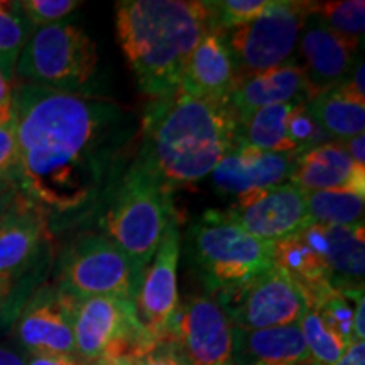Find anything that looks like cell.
<instances>
[{
  "label": "cell",
  "mask_w": 365,
  "mask_h": 365,
  "mask_svg": "<svg viewBox=\"0 0 365 365\" xmlns=\"http://www.w3.org/2000/svg\"><path fill=\"white\" fill-rule=\"evenodd\" d=\"M12 88L17 188L61 227L98 215L137 150L134 113L102 97Z\"/></svg>",
  "instance_id": "6da1fadb"
},
{
  "label": "cell",
  "mask_w": 365,
  "mask_h": 365,
  "mask_svg": "<svg viewBox=\"0 0 365 365\" xmlns=\"http://www.w3.org/2000/svg\"><path fill=\"white\" fill-rule=\"evenodd\" d=\"M239 144L240 122L227 103L176 88L150 100L132 161L173 193L212 175Z\"/></svg>",
  "instance_id": "7a4b0ae2"
},
{
  "label": "cell",
  "mask_w": 365,
  "mask_h": 365,
  "mask_svg": "<svg viewBox=\"0 0 365 365\" xmlns=\"http://www.w3.org/2000/svg\"><path fill=\"white\" fill-rule=\"evenodd\" d=\"M117 39L137 86L150 100L180 88L190 54L210 29L205 2L122 0Z\"/></svg>",
  "instance_id": "3957f363"
},
{
  "label": "cell",
  "mask_w": 365,
  "mask_h": 365,
  "mask_svg": "<svg viewBox=\"0 0 365 365\" xmlns=\"http://www.w3.org/2000/svg\"><path fill=\"white\" fill-rule=\"evenodd\" d=\"M190 266L207 294L223 301L274 266V244L255 239L220 210H208L186 234Z\"/></svg>",
  "instance_id": "277c9868"
},
{
  "label": "cell",
  "mask_w": 365,
  "mask_h": 365,
  "mask_svg": "<svg viewBox=\"0 0 365 365\" xmlns=\"http://www.w3.org/2000/svg\"><path fill=\"white\" fill-rule=\"evenodd\" d=\"M175 218L171 191L130 161L98 213V225L103 235L145 269Z\"/></svg>",
  "instance_id": "5b68a950"
},
{
  "label": "cell",
  "mask_w": 365,
  "mask_h": 365,
  "mask_svg": "<svg viewBox=\"0 0 365 365\" xmlns=\"http://www.w3.org/2000/svg\"><path fill=\"white\" fill-rule=\"evenodd\" d=\"M19 83L100 97L97 46L81 27L61 21L36 29L16 66Z\"/></svg>",
  "instance_id": "8992f818"
},
{
  "label": "cell",
  "mask_w": 365,
  "mask_h": 365,
  "mask_svg": "<svg viewBox=\"0 0 365 365\" xmlns=\"http://www.w3.org/2000/svg\"><path fill=\"white\" fill-rule=\"evenodd\" d=\"M143 274L144 269L107 235L90 232L63 252L56 284L76 299L118 296L135 301Z\"/></svg>",
  "instance_id": "52a82bcc"
},
{
  "label": "cell",
  "mask_w": 365,
  "mask_h": 365,
  "mask_svg": "<svg viewBox=\"0 0 365 365\" xmlns=\"http://www.w3.org/2000/svg\"><path fill=\"white\" fill-rule=\"evenodd\" d=\"M76 357L86 365L102 359H139L150 346L137 317L134 299L91 296L76 301L73 314Z\"/></svg>",
  "instance_id": "ba28073f"
},
{
  "label": "cell",
  "mask_w": 365,
  "mask_h": 365,
  "mask_svg": "<svg viewBox=\"0 0 365 365\" xmlns=\"http://www.w3.org/2000/svg\"><path fill=\"white\" fill-rule=\"evenodd\" d=\"M314 2L272 0L262 16L225 33L240 78L291 63Z\"/></svg>",
  "instance_id": "9c48e42d"
},
{
  "label": "cell",
  "mask_w": 365,
  "mask_h": 365,
  "mask_svg": "<svg viewBox=\"0 0 365 365\" xmlns=\"http://www.w3.org/2000/svg\"><path fill=\"white\" fill-rule=\"evenodd\" d=\"M218 303L240 330L296 325L312 309L303 287L276 264Z\"/></svg>",
  "instance_id": "30bf717a"
},
{
  "label": "cell",
  "mask_w": 365,
  "mask_h": 365,
  "mask_svg": "<svg viewBox=\"0 0 365 365\" xmlns=\"http://www.w3.org/2000/svg\"><path fill=\"white\" fill-rule=\"evenodd\" d=\"M168 341L188 365H232L234 323L213 296L195 294L178 307Z\"/></svg>",
  "instance_id": "8fae6325"
},
{
  "label": "cell",
  "mask_w": 365,
  "mask_h": 365,
  "mask_svg": "<svg viewBox=\"0 0 365 365\" xmlns=\"http://www.w3.org/2000/svg\"><path fill=\"white\" fill-rule=\"evenodd\" d=\"M181 239L180 222L176 217L168 227L154 257L144 269L143 281L135 296L137 317L150 349L170 340L173 318L180 307L178 266Z\"/></svg>",
  "instance_id": "7c38bea8"
},
{
  "label": "cell",
  "mask_w": 365,
  "mask_h": 365,
  "mask_svg": "<svg viewBox=\"0 0 365 365\" xmlns=\"http://www.w3.org/2000/svg\"><path fill=\"white\" fill-rule=\"evenodd\" d=\"M76 298L58 284L36 289L16 322V336L27 354H75L73 314Z\"/></svg>",
  "instance_id": "4fadbf2b"
},
{
  "label": "cell",
  "mask_w": 365,
  "mask_h": 365,
  "mask_svg": "<svg viewBox=\"0 0 365 365\" xmlns=\"http://www.w3.org/2000/svg\"><path fill=\"white\" fill-rule=\"evenodd\" d=\"M225 215L247 234L269 244L299 234L312 225L307 210V193L293 182L272 186L244 200H237Z\"/></svg>",
  "instance_id": "5bb4252c"
},
{
  "label": "cell",
  "mask_w": 365,
  "mask_h": 365,
  "mask_svg": "<svg viewBox=\"0 0 365 365\" xmlns=\"http://www.w3.org/2000/svg\"><path fill=\"white\" fill-rule=\"evenodd\" d=\"M298 153H266L239 144L212 171V186L220 195L244 200L272 186L291 182Z\"/></svg>",
  "instance_id": "9a60e30c"
},
{
  "label": "cell",
  "mask_w": 365,
  "mask_h": 365,
  "mask_svg": "<svg viewBox=\"0 0 365 365\" xmlns=\"http://www.w3.org/2000/svg\"><path fill=\"white\" fill-rule=\"evenodd\" d=\"M298 49L304 59L301 68L313 97L344 83L357 65L359 41L333 33L319 21L313 9L301 29Z\"/></svg>",
  "instance_id": "2e32d148"
},
{
  "label": "cell",
  "mask_w": 365,
  "mask_h": 365,
  "mask_svg": "<svg viewBox=\"0 0 365 365\" xmlns=\"http://www.w3.org/2000/svg\"><path fill=\"white\" fill-rule=\"evenodd\" d=\"M239 80L225 36L208 29L186 61L180 88L195 98L227 103Z\"/></svg>",
  "instance_id": "e0dca14e"
},
{
  "label": "cell",
  "mask_w": 365,
  "mask_h": 365,
  "mask_svg": "<svg viewBox=\"0 0 365 365\" xmlns=\"http://www.w3.org/2000/svg\"><path fill=\"white\" fill-rule=\"evenodd\" d=\"M313 98L307 75L299 63L291 61L274 70L239 80L227 105L242 124L254 112L281 103L304 105Z\"/></svg>",
  "instance_id": "ac0fdd59"
},
{
  "label": "cell",
  "mask_w": 365,
  "mask_h": 365,
  "mask_svg": "<svg viewBox=\"0 0 365 365\" xmlns=\"http://www.w3.org/2000/svg\"><path fill=\"white\" fill-rule=\"evenodd\" d=\"M303 239L325 257L331 286L340 291L364 287L365 237L364 223L323 227L312 223L301 230Z\"/></svg>",
  "instance_id": "d6986e66"
},
{
  "label": "cell",
  "mask_w": 365,
  "mask_h": 365,
  "mask_svg": "<svg viewBox=\"0 0 365 365\" xmlns=\"http://www.w3.org/2000/svg\"><path fill=\"white\" fill-rule=\"evenodd\" d=\"M291 182L304 193L344 190L365 196V168L354 163L339 140L299 150Z\"/></svg>",
  "instance_id": "ffe728a7"
},
{
  "label": "cell",
  "mask_w": 365,
  "mask_h": 365,
  "mask_svg": "<svg viewBox=\"0 0 365 365\" xmlns=\"http://www.w3.org/2000/svg\"><path fill=\"white\" fill-rule=\"evenodd\" d=\"M312 364L299 323L286 327L240 330L234 327L232 365Z\"/></svg>",
  "instance_id": "44dd1931"
},
{
  "label": "cell",
  "mask_w": 365,
  "mask_h": 365,
  "mask_svg": "<svg viewBox=\"0 0 365 365\" xmlns=\"http://www.w3.org/2000/svg\"><path fill=\"white\" fill-rule=\"evenodd\" d=\"M48 217L21 193L0 220V274L19 272L38 252L48 230Z\"/></svg>",
  "instance_id": "7402d4cb"
},
{
  "label": "cell",
  "mask_w": 365,
  "mask_h": 365,
  "mask_svg": "<svg viewBox=\"0 0 365 365\" xmlns=\"http://www.w3.org/2000/svg\"><path fill=\"white\" fill-rule=\"evenodd\" d=\"M307 112L331 139L339 143L365 132V97L340 83L304 103Z\"/></svg>",
  "instance_id": "603a6c76"
},
{
  "label": "cell",
  "mask_w": 365,
  "mask_h": 365,
  "mask_svg": "<svg viewBox=\"0 0 365 365\" xmlns=\"http://www.w3.org/2000/svg\"><path fill=\"white\" fill-rule=\"evenodd\" d=\"M274 264L303 287L312 307L333 287L325 257L303 239L301 232L274 244Z\"/></svg>",
  "instance_id": "cb8c5ba5"
},
{
  "label": "cell",
  "mask_w": 365,
  "mask_h": 365,
  "mask_svg": "<svg viewBox=\"0 0 365 365\" xmlns=\"http://www.w3.org/2000/svg\"><path fill=\"white\" fill-rule=\"evenodd\" d=\"M294 107L293 103H281L254 112L240 124V144L266 153H298L286 129L287 117Z\"/></svg>",
  "instance_id": "d4e9b609"
},
{
  "label": "cell",
  "mask_w": 365,
  "mask_h": 365,
  "mask_svg": "<svg viewBox=\"0 0 365 365\" xmlns=\"http://www.w3.org/2000/svg\"><path fill=\"white\" fill-rule=\"evenodd\" d=\"M365 196L352 191H312L307 193V210L312 223L341 227L364 223Z\"/></svg>",
  "instance_id": "484cf974"
},
{
  "label": "cell",
  "mask_w": 365,
  "mask_h": 365,
  "mask_svg": "<svg viewBox=\"0 0 365 365\" xmlns=\"http://www.w3.org/2000/svg\"><path fill=\"white\" fill-rule=\"evenodd\" d=\"M34 31L19 2L0 0V71L12 86L16 85L17 61Z\"/></svg>",
  "instance_id": "4316f807"
},
{
  "label": "cell",
  "mask_w": 365,
  "mask_h": 365,
  "mask_svg": "<svg viewBox=\"0 0 365 365\" xmlns=\"http://www.w3.org/2000/svg\"><path fill=\"white\" fill-rule=\"evenodd\" d=\"M299 328L313 365H333L344 355L350 344L335 330H331L314 309H309L301 318Z\"/></svg>",
  "instance_id": "83f0119b"
},
{
  "label": "cell",
  "mask_w": 365,
  "mask_h": 365,
  "mask_svg": "<svg viewBox=\"0 0 365 365\" xmlns=\"http://www.w3.org/2000/svg\"><path fill=\"white\" fill-rule=\"evenodd\" d=\"M313 12L328 29L346 39L359 41L365 27L364 0H340V2H314Z\"/></svg>",
  "instance_id": "f1b7e54d"
},
{
  "label": "cell",
  "mask_w": 365,
  "mask_h": 365,
  "mask_svg": "<svg viewBox=\"0 0 365 365\" xmlns=\"http://www.w3.org/2000/svg\"><path fill=\"white\" fill-rule=\"evenodd\" d=\"M272 0H217L205 2L208 11L210 29L228 33L237 27L249 24L271 7Z\"/></svg>",
  "instance_id": "f546056e"
},
{
  "label": "cell",
  "mask_w": 365,
  "mask_h": 365,
  "mask_svg": "<svg viewBox=\"0 0 365 365\" xmlns=\"http://www.w3.org/2000/svg\"><path fill=\"white\" fill-rule=\"evenodd\" d=\"M286 129L287 137L294 144L298 153L309 148H317V145L322 144L333 143L331 137L313 120L304 105H296L293 110H291L286 122Z\"/></svg>",
  "instance_id": "4dcf8cb0"
},
{
  "label": "cell",
  "mask_w": 365,
  "mask_h": 365,
  "mask_svg": "<svg viewBox=\"0 0 365 365\" xmlns=\"http://www.w3.org/2000/svg\"><path fill=\"white\" fill-rule=\"evenodd\" d=\"M19 4L34 29L58 24L81 6L78 0H22Z\"/></svg>",
  "instance_id": "1f68e13d"
},
{
  "label": "cell",
  "mask_w": 365,
  "mask_h": 365,
  "mask_svg": "<svg viewBox=\"0 0 365 365\" xmlns=\"http://www.w3.org/2000/svg\"><path fill=\"white\" fill-rule=\"evenodd\" d=\"M19 161V148H17L16 124L0 125V181H14Z\"/></svg>",
  "instance_id": "d6a6232c"
},
{
  "label": "cell",
  "mask_w": 365,
  "mask_h": 365,
  "mask_svg": "<svg viewBox=\"0 0 365 365\" xmlns=\"http://www.w3.org/2000/svg\"><path fill=\"white\" fill-rule=\"evenodd\" d=\"M135 365H188L171 341H163L135 360Z\"/></svg>",
  "instance_id": "836d02e7"
},
{
  "label": "cell",
  "mask_w": 365,
  "mask_h": 365,
  "mask_svg": "<svg viewBox=\"0 0 365 365\" xmlns=\"http://www.w3.org/2000/svg\"><path fill=\"white\" fill-rule=\"evenodd\" d=\"M14 88L0 71V125H14Z\"/></svg>",
  "instance_id": "e575fe53"
},
{
  "label": "cell",
  "mask_w": 365,
  "mask_h": 365,
  "mask_svg": "<svg viewBox=\"0 0 365 365\" xmlns=\"http://www.w3.org/2000/svg\"><path fill=\"white\" fill-rule=\"evenodd\" d=\"M26 365H86L76 355L65 354H27Z\"/></svg>",
  "instance_id": "d590c367"
},
{
  "label": "cell",
  "mask_w": 365,
  "mask_h": 365,
  "mask_svg": "<svg viewBox=\"0 0 365 365\" xmlns=\"http://www.w3.org/2000/svg\"><path fill=\"white\" fill-rule=\"evenodd\" d=\"M19 272L0 274V319L4 318V314L7 313V309L11 308L14 296H16L17 277H19Z\"/></svg>",
  "instance_id": "8d00e7d4"
},
{
  "label": "cell",
  "mask_w": 365,
  "mask_h": 365,
  "mask_svg": "<svg viewBox=\"0 0 365 365\" xmlns=\"http://www.w3.org/2000/svg\"><path fill=\"white\" fill-rule=\"evenodd\" d=\"M333 365H365V341H350L344 355Z\"/></svg>",
  "instance_id": "74e56055"
},
{
  "label": "cell",
  "mask_w": 365,
  "mask_h": 365,
  "mask_svg": "<svg viewBox=\"0 0 365 365\" xmlns=\"http://www.w3.org/2000/svg\"><path fill=\"white\" fill-rule=\"evenodd\" d=\"M341 145H344L349 156L354 159V163H357L359 166L365 168V132L364 134H359L355 137H350V139L341 140Z\"/></svg>",
  "instance_id": "f35d334b"
},
{
  "label": "cell",
  "mask_w": 365,
  "mask_h": 365,
  "mask_svg": "<svg viewBox=\"0 0 365 365\" xmlns=\"http://www.w3.org/2000/svg\"><path fill=\"white\" fill-rule=\"evenodd\" d=\"M17 195H19V188L14 186L12 182H4V186H0V220L6 215V212Z\"/></svg>",
  "instance_id": "ab89813d"
},
{
  "label": "cell",
  "mask_w": 365,
  "mask_h": 365,
  "mask_svg": "<svg viewBox=\"0 0 365 365\" xmlns=\"http://www.w3.org/2000/svg\"><path fill=\"white\" fill-rule=\"evenodd\" d=\"M0 365H26V359L17 350L0 344Z\"/></svg>",
  "instance_id": "60d3db41"
},
{
  "label": "cell",
  "mask_w": 365,
  "mask_h": 365,
  "mask_svg": "<svg viewBox=\"0 0 365 365\" xmlns=\"http://www.w3.org/2000/svg\"><path fill=\"white\" fill-rule=\"evenodd\" d=\"M134 357H112V359H102L93 365H135Z\"/></svg>",
  "instance_id": "b9f144b4"
},
{
  "label": "cell",
  "mask_w": 365,
  "mask_h": 365,
  "mask_svg": "<svg viewBox=\"0 0 365 365\" xmlns=\"http://www.w3.org/2000/svg\"><path fill=\"white\" fill-rule=\"evenodd\" d=\"M304 365H313V364H304Z\"/></svg>",
  "instance_id": "7bdbcfd3"
}]
</instances>
